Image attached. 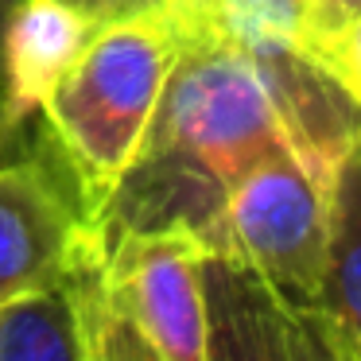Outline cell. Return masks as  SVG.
I'll return each mask as SVG.
<instances>
[{"instance_id": "cell-1", "label": "cell", "mask_w": 361, "mask_h": 361, "mask_svg": "<svg viewBox=\"0 0 361 361\" xmlns=\"http://www.w3.org/2000/svg\"><path fill=\"white\" fill-rule=\"evenodd\" d=\"M206 257L183 226L105 229V257L74 268L86 361L210 357Z\"/></svg>"}, {"instance_id": "cell-2", "label": "cell", "mask_w": 361, "mask_h": 361, "mask_svg": "<svg viewBox=\"0 0 361 361\" xmlns=\"http://www.w3.org/2000/svg\"><path fill=\"white\" fill-rule=\"evenodd\" d=\"M175 63L179 39L152 4L97 27L51 90L43 117L97 210L140 159Z\"/></svg>"}, {"instance_id": "cell-3", "label": "cell", "mask_w": 361, "mask_h": 361, "mask_svg": "<svg viewBox=\"0 0 361 361\" xmlns=\"http://www.w3.org/2000/svg\"><path fill=\"white\" fill-rule=\"evenodd\" d=\"M326 245L330 187L280 148L233 183L206 252L245 268L319 338Z\"/></svg>"}, {"instance_id": "cell-4", "label": "cell", "mask_w": 361, "mask_h": 361, "mask_svg": "<svg viewBox=\"0 0 361 361\" xmlns=\"http://www.w3.org/2000/svg\"><path fill=\"white\" fill-rule=\"evenodd\" d=\"M102 249V210L47 125V144L0 164V299L63 280Z\"/></svg>"}, {"instance_id": "cell-5", "label": "cell", "mask_w": 361, "mask_h": 361, "mask_svg": "<svg viewBox=\"0 0 361 361\" xmlns=\"http://www.w3.org/2000/svg\"><path fill=\"white\" fill-rule=\"evenodd\" d=\"M102 24L66 0H20L0 35V125L12 159L35 144L51 90Z\"/></svg>"}, {"instance_id": "cell-6", "label": "cell", "mask_w": 361, "mask_h": 361, "mask_svg": "<svg viewBox=\"0 0 361 361\" xmlns=\"http://www.w3.org/2000/svg\"><path fill=\"white\" fill-rule=\"evenodd\" d=\"M322 353L361 361V140L342 159L330 187V245L319 299Z\"/></svg>"}, {"instance_id": "cell-7", "label": "cell", "mask_w": 361, "mask_h": 361, "mask_svg": "<svg viewBox=\"0 0 361 361\" xmlns=\"http://www.w3.org/2000/svg\"><path fill=\"white\" fill-rule=\"evenodd\" d=\"M179 51L190 43H218L245 55H307L311 0H159Z\"/></svg>"}, {"instance_id": "cell-8", "label": "cell", "mask_w": 361, "mask_h": 361, "mask_svg": "<svg viewBox=\"0 0 361 361\" xmlns=\"http://www.w3.org/2000/svg\"><path fill=\"white\" fill-rule=\"evenodd\" d=\"M0 361H86L74 272L0 299Z\"/></svg>"}, {"instance_id": "cell-9", "label": "cell", "mask_w": 361, "mask_h": 361, "mask_svg": "<svg viewBox=\"0 0 361 361\" xmlns=\"http://www.w3.org/2000/svg\"><path fill=\"white\" fill-rule=\"evenodd\" d=\"M311 59H319V63L326 66V74L357 102V109H361V16L350 20L338 35H330Z\"/></svg>"}, {"instance_id": "cell-10", "label": "cell", "mask_w": 361, "mask_h": 361, "mask_svg": "<svg viewBox=\"0 0 361 361\" xmlns=\"http://www.w3.org/2000/svg\"><path fill=\"white\" fill-rule=\"evenodd\" d=\"M361 16V0H311V24H307V55L338 35L350 20Z\"/></svg>"}, {"instance_id": "cell-11", "label": "cell", "mask_w": 361, "mask_h": 361, "mask_svg": "<svg viewBox=\"0 0 361 361\" xmlns=\"http://www.w3.org/2000/svg\"><path fill=\"white\" fill-rule=\"evenodd\" d=\"M66 4H74L78 12H86L94 24H109V20H121V16L133 12L128 0H66Z\"/></svg>"}, {"instance_id": "cell-12", "label": "cell", "mask_w": 361, "mask_h": 361, "mask_svg": "<svg viewBox=\"0 0 361 361\" xmlns=\"http://www.w3.org/2000/svg\"><path fill=\"white\" fill-rule=\"evenodd\" d=\"M16 4H20V0H0V35H4V24H8V16H12Z\"/></svg>"}, {"instance_id": "cell-13", "label": "cell", "mask_w": 361, "mask_h": 361, "mask_svg": "<svg viewBox=\"0 0 361 361\" xmlns=\"http://www.w3.org/2000/svg\"><path fill=\"white\" fill-rule=\"evenodd\" d=\"M12 152H8V140H4V125H0V164H8Z\"/></svg>"}, {"instance_id": "cell-14", "label": "cell", "mask_w": 361, "mask_h": 361, "mask_svg": "<svg viewBox=\"0 0 361 361\" xmlns=\"http://www.w3.org/2000/svg\"><path fill=\"white\" fill-rule=\"evenodd\" d=\"M133 4V12H144V8H152V4H159V0H128Z\"/></svg>"}]
</instances>
